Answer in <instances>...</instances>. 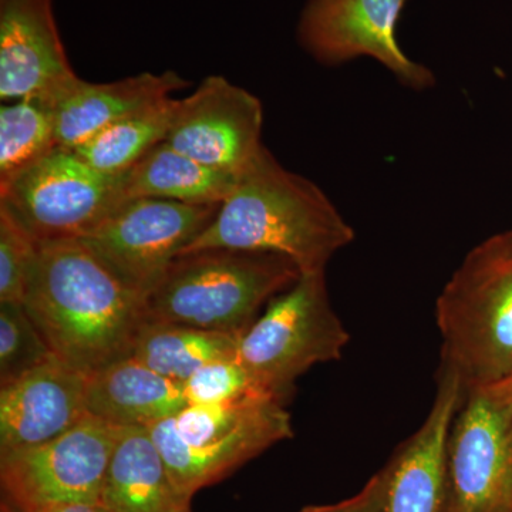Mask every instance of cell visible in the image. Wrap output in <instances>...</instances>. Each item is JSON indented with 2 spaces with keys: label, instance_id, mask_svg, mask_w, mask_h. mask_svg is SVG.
I'll return each mask as SVG.
<instances>
[{
  "label": "cell",
  "instance_id": "6da1fadb",
  "mask_svg": "<svg viewBox=\"0 0 512 512\" xmlns=\"http://www.w3.org/2000/svg\"><path fill=\"white\" fill-rule=\"evenodd\" d=\"M23 306L53 355L89 376L133 353L146 299L80 239L39 242Z\"/></svg>",
  "mask_w": 512,
  "mask_h": 512
},
{
  "label": "cell",
  "instance_id": "7a4b0ae2",
  "mask_svg": "<svg viewBox=\"0 0 512 512\" xmlns=\"http://www.w3.org/2000/svg\"><path fill=\"white\" fill-rule=\"evenodd\" d=\"M355 241V231L328 195L286 170L265 146L238 175L220 211L180 255L202 249L285 256L301 275L326 272L330 259Z\"/></svg>",
  "mask_w": 512,
  "mask_h": 512
},
{
  "label": "cell",
  "instance_id": "3957f363",
  "mask_svg": "<svg viewBox=\"0 0 512 512\" xmlns=\"http://www.w3.org/2000/svg\"><path fill=\"white\" fill-rule=\"evenodd\" d=\"M441 363L464 390L512 382V229L471 249L436 303Z\"/></svg>",
  "mask_w": 512,
  "mask_h": 512
},
{
  "label": "cell",
  "instance_id": "277c9868",
  "mask_svg": "<svg viewBox=\"0 0 512 512\" xmlns=\"http://www.w3.org/2000/svg\"><path fill=\"white\" fill-rule=\"evenodd\" d=\"M301 278L282 255L202 249L178 255L146 298L148 320L242 336Z\"/></svg>",
  "mask_w": 512,
  "mask_h": 512
},
{
  "label": "cell",
  "instance_id": "5b68a950",
  "mask_svg": "<svg viewBox=\"0 0 512 512\" xmlns=\"http://www.w3.org/2000/svg\"><path fill=\"white\" fill-rule=\"evenodd\" d=\"M147 429L175 484L191 498L293 436L285 403L268 396L222 406L187 404Z\"/></svg>",
  "mask_w": 512,
  "mask_h": 512
},
{
  "label": "cell",
  "instance_id": "8992f818",
  "mask_svg": "<svg viewBox=\"0 0 512 512\" xmlns=\"http://www.w3.org/2000/svg\"><path fill=\"white\" fill-rule=\"evenodd\" d=\"M349 342L322 272L301 275L272 299L239 338L237 357L262 393L286 404L299 377L339 360Z\"/></svg>",
  "mask_w": 512,
  "mask_h": 512
},
{
  "label": "cell",
  "instance_id": "52a82bcc",
  "mask_svg": "<svg viewBox=\"0 0 512 512\" xmlns=\"http://www.w3.org/2000/svg\"><path fill=\"white\" fill-rule=\"evenodd\" d=\"M126 201L123 175L100 173L62 146L0 187V204L37 242L82 239Z\"/></svg>",
  "mask_w": 512,
  "mask_h": 512
},
{
  "label": "cell",
  "instance_id": "ba28073f",
  "mask_svg": "<svg viewBox=\"0 0 512 512\" xmlns=\"http://www.w3.org/2000/svg\"><path fill=\"white\" fill-rule=\"evenodd\" d=\"M220 208L221 204L133 198L80 241L121 282L146 299Z\"/></svg>",
  "mask_w": 512,
  "mask_h": 512
},
{
  "label": "cell",
  "instance_id": "9c48e42d",
  "mask_svg": "<svg viewBox=\"0 0 512 512\" xmlns=\"http://www.w3.org/2000/svg\"><path fill=\"white\" fill-rule=\"evenodd\" d=\"M448 478V512H512V382L464 390Z\"/></svg>",
  "mask_w": 512,
  "mask_h": 512
},
{
  "label": "cell",
  "instance_id": "30bf717a",
  "mask_svg": "<svg viewBox=\"0 0 512 512\" xmlns=\"http://www.w3.org/2000/svg\"><path fill=\"white\" fill-rule=\"evenodd\" d=\"M123 427L93 416L42 446L0 457L2 501L20 511L59 503H100Z\"/></svg>",
  "mask_w": 512,
  "mask_h": 512
},
{
  "label": "cell",
  "instance_id": "8fae6325",
  "mask_svg": "<svg viewBox=\"0 0 512 512\" xmlns=\"http://www.w3.org/2000/svg\"><path fill=\"white\" fill-rule=\"evenodd\" d=\"M407 0H306L298 23L303 49L325 66L370 57L404 86L426 90L436 77L414 62L397 40Z\"/></svg>",
  "mask_w": 512,
  "mask_h": 512
},
{
  "label": "cell",
  "instance_id": "7c38bea8",
  "mask_svg": "<svg viewBox=\"0 0 512 512\" xmlns=\"http://www.w3.org/2000/svg\"><path fill=\"white\" fill-rule=\"evenodd\" d=\"M262 126L258 97L227 77L208 76L190 96L177 100L165 141L208 167L239 175L264 147Z\"/></svg>",
  "mask_w": 512,
  "mask_h": 512
},
{
  "label": "cell",
  "instance_id": "4fadbf2b",
  "mask_svg": "<svg viewBox=\"0 0 512 512\" xmlns=\"http://www.w3.org/2000/svg\"><path fill=\"white\" fill-rule=\"evenodd\" d=\"M463 396L460 377L440 362L429 414L382 468V512H448V448Z\"/></svg>",
  "mask_w": 512,
  "mask_h": 512
},
{
  "label": "cell",
  "instance_id": "5bb4252c",
  "mask_svg": "<svg viewBox=\"0 0 512 512\" xmlns=\"http://www.w3.org/2000/svg\"><path fill=\"white\" fill-rule=\"evenodd\" d=\"M53 0H0V100L49 103L77 79Z\"/></svg>",
  "mask_w": 512,
  "mask_h": 512
},
{
  "label": "cell",
  "instance_id": "9a60e30c",
  "mask_svg": "<svg viewBox=\"0 0 512 512\" xmlns=\"http://www.w3.org/2000/svg\"><path fill=\"white\" fill-rule=\"evenodd\" d=\"M87 376L56 355L0 389V457L62 436L89 416Z\"/></svg>",
  "mask_w": 512,
  "mask_h": 512
},
{
  "label": "cell",
  "instance_id": "2e32d148",
  "mask_svg": "<svg viewBox=\"0 0 512 512\" xmlns=\"http://www.w3.org/2000/svg\"><path fill=\"white\" fill-rule=\"evenodd\" d=\"M188 86L190 82L171 70L141 73L110 83H90L77 77L45 104L52 113L59 146L77 148L110 124Z\"/></svg>",
  "mask_w": 512,
  "mask_h": 512
},
{
  "label": "cell",
  "instance_id": "e0dca14e",
  "mask_svg": "<svg viewBox=\"0 0 512 512\" xmlns=\"http://www.w3.org/2000/svg\"><path fill=\"white\" fill-rule=\"evenodd\" d=\"M90 416L117 427H150L187 406L183 384L134 357L117 360L87 376Z\"/></svg>",
  "mask_w": 512,
  "mask_h": 512
},
{
  "label": "cell",
  "instance_id": "ac0fdd59",
  "mask_svg": "<svg viewBox=\"0 0 512 512\" xmlns=\"http://www.w3.org/2000/svg\"><path fill=\"white\" fill-rule=\"evenodd\" d=\"M100 504L113 512H191L147 427H123L111 454Z\"/></svg>",
  "mask_w": 512,
  "mask_h": 512
},
{
  "label": "cell",
  "instance_id": "d6986e66",
  "mask_svg": "<svg viewBox=\"0 0 512 512\" xmlns=\"http://www.w3.org/2000/svg\"><path fill=\"white\" fill-rule=\"evenodd\" d=\"M238 175L215 170L163 141L123 174L127 200L154 198L184 204H222Z\"/></svg>",
  "mask_w": 512,
  "mask_h": 512
},
{
  "label": "cell",
  "instance_id": "ffe728a7",
  "mask_svg": "<svg viewBox=\"0 0 512 512\" xmlns=\"http://www.w3.org/2000/svg\"><path fill=\"white\" fill-rule=\"evenodd\" d=\"M241 336L148 320L131 357L157 373L184 384L214 360L237 355Z\"/></svg>",
  "mask_w": 512,
  "mask_h": 512
},
{
  "label": "cell",
  "instance_id": "44dd1931",
  "mask_svg": "<svg viewBox=\"0 0 512 512\" xmlns=\"http://www.w3.org/2000/svg\"><path fill=\"white\" fill-rule=\"evenodd\" d=\"M177 100L168 97L147 109L116 121L73 148L94 170L119 177L141 160L148 151L167 140Z\"/></svg>",
  "mask_w": 512,
  "mask_h": 512
},
{
  "label": "cell",
  "instance_id": "7402d4cb",
  "mask_svg": "<svg viewBox=\"0 0 512 512\" xmlns=\"http://www.w3.org/2000/svg\"><path fill=\"white\" fill-rule=\"evenodd\" d=\"M59 146L45 103L22 99L0 107V187Z\"/></svg>",
  "mask_w": 512,
  "mask_h": 512
},
{
  "label": "cell",
  "instance_id": "603a6c76",
  "mask_svg": "<svg viewBox=\"0 0 512 512\" xmlns=\"http://www.w3.org/2000/svg\"><path fill=\"white\" fill-rule=\"evenodd\" d=\"M53 355L22 303H0V384L12 382Z\"/></svg>",
  "mask_w": 512,
  "mask_h": 512
},
{
  "label": "cell",
  "instance_id": "cb8c5ba5",
  "mask_svg": "<svg viewBox=\"0 0 512 512\" xmlns=\"http://www.w3.org/2000/svg\"><path fill=\"white\" fill-rule=\"evenodd\" d=\"M39 242L0 204V303H22L35 266Z\"/></svg>",
  "mask_w": 512,
  "mask_h": 512
},
{
  "label": "cell",
  "instance_id": "d4e9b609",
  "mask_svg": "<svg viewBox=\"0 0 512 512\" xmlns=\"http://www.w3.org/2000/svg\"><path fill=\"white\" fill-rule=\"evenodd\" d=\"M183 387L185 400L191 406H222L249 397L266 396L241 365L237 355L207 363Z\"/></svg>",
  "mask_w": 512,
  "mask_h": 512
},
{
  "label": "cell",
  "instance_id": "484cf974",
  "mask_svg": "<svg viewBox=\"0 0 512 512\" xmlns=\"http://www.w3.org/2000/svg\"><path fill=\"white\" fill-rule=\"evenodd\" d=\"M384 477L382 470L376 473L365 484V487L336 504L311 505L299 512H382L383 510Z\"/></svg>",
  "mask_w": 512,
  "mask_h": 512
},
{
  "label": "cell",
  "instance_id": "4316f807",
  "mask_svg": "<svg viewBox=\"0 0 512 512\" xmlns=\"http://www.w3.org/2000/svg\"><path fill=\"white\" fill-rule=\"evenodd\" d=\"M18 510V508H16ZM20 511V510H19ZM20 512H113L100 503H59L42 505V507L33 508V510Z\"/></svg>",
  "mask_w": 512,
  "mask_h": 512
},
{
  "label": "cell",
  "instance_id": "83f0119b",
  "mask_svg": "<svg viewBox=\"0 0 512 512\" xmlns=\"http://www.w3.org/2000/svg\"><path fill=\"white\" fill-rule=\"evenodd\" d=\"M0 512H20V511L16 510V508L13 507V505L6 503V501H2V504H0Z\"/></svg>",
  "mask_w": 512,
  "mask_h": 512
}]
</instances>
